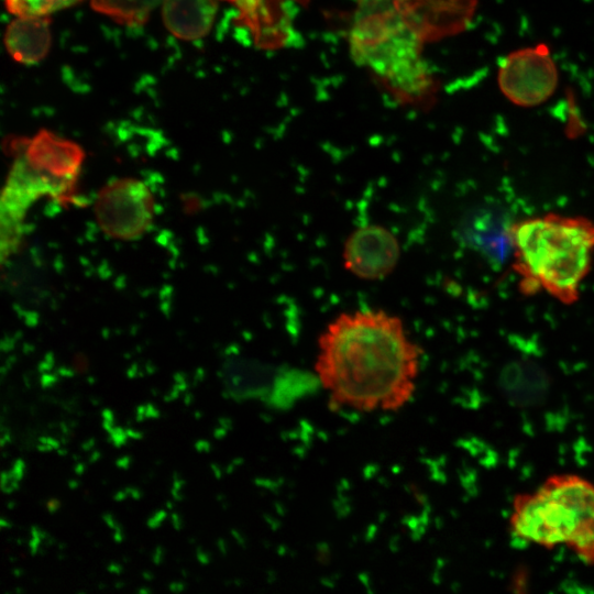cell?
<instances>
[{"mask_svg":"<svg viewBox=\"0 0 594 594\" xmlns=\"http://www.w3.org/2000/svg\"><path fill=\"white\" fill-rule=\"evenodd\" d=\"M315 374L334 409L393 413L414 398L422 350L383 309L342 312L317 340Z\"/></svg>","mask_w":594,"mask_h":594,"instance_id":"6da1fadb","label":"cell"},{"mask_svg":"<svg viewBox=\"0 0 594 594\" xmlns=\"http://www.w3.org/2000/svg\"><path fill=\"white\" fill-rule=\"evenodd\" d=\"M509 240L522 294L543 292L563 305L578 301L593 263V219L544 213L513 222Z\"/></svg>","mask_w":594,"mask_h":594,"instance_id":"7a4b0ae2","label":"cell"},{"mask_svg":"<svg viewBox=\"0 0 594 594\" xmlns=\"http://www.w3.org/2000/svg\"><path fill=\"white\" fill-rule=\"evenodd\" d=\"M514 534L543 547L565 543L583 561L594 562V485L576 475L548 479L519 496L510 519Z\"/></svg>","mask_w":594,"mask_h":594,"instance_id":"3957f363","label":"cell"},{"mask_svg":"<svg viewBox=\"0 0 594 594\" xmlns=\"http://www.w3.org/2000/svg\"><path fill=\"white\" fill-rule=\"evenodd\" d=\"M360 13L352 35L354 56L399 89H422L426 75L417 34L396 13L378 14L366 8Z\"/></svg>","mask_w":594,"mask_h":594,"instance_id":"277c9868","label":"cell"},{"mask_svg":"<svg viewBox=\"0 0 594 594\" xmlns=\"http://www.w3.org/2000/svg\"><path fill=\"white\" fill-rule=\"evenodd\" d=\"M95 210L100 228L108 235L132 240L141 237L151 226L154 200L141 180L122 178L100 190Z\"/></svg>","mask_w":594,"mask_h":594,"instance_id":"5b68a950","label":"cell"},{"mask_svg":"<svg viewBox=\"0 0 594 594\" xmlns=\"http://www.w3.org/2000/svg\"><path fill=\"white\" fill-rule=\"evenodd\" d=\"M498 85L514 103L521 107L537 106L556 90L557 67L547 50H518L501 59Z\"/></svg>","mask_w":594,"mask_h":594,"instance_id":"8992f818","label":"cell"},{"mask_svg":"<svg viewBox=\"0 0 594 594\" xmlns=\"http://www.w3.org/2000/svg\"><path fill=\"white\" fill-rule=\"evenodd\" d=\"M400 253V243L391 230L381 224H364L345 239L343 267L360 279L381 280L394 272Z\"/></svg>","mask_w":594,"mask_h":594,"instance_id":"52a82bcc","label":"cell"},{"mask_svg":"<svg viewBox=\"0 0 594 594\" xmlns=\"http://www.w3.org/2000/svg\"><path fill=\"white\" fill-rule=\"evenodd\" d=\"M22 156L42 175L70 188L82 163L84 152L76 143L41 130L25 142Z\"/></svg>","mask_w":594,"mask_h":594,"instance_id":"ba28073f","label":"cell"},{"mask_svg":"<svg viewBox=\"0 0 594 594\" xmlns=\"http://www.w3.org/2000/svg\"><path fill=\"white\" fill-rule=\"evenodd\" d=\"M4 43L16 62L25 65L41 62L52 44L47 15H18L7 28Z\"/></svg>","mask_w":594,"mask_h":594,"instance_id":"9c48e42d","label":"cell"},{"mask_svg":"<svg viewBox=\"0 0 594 594\" xmlns=\"http://www.w3.org/2000/svg\"><path fill=\"white\" fill-rule=\"evenodd\" d=\"M217 8L216 0H163V20L178 38L197 40L211 29Z\"/></svg>","mask_w":594,"mask_h":594,"instance_id":"30bf717a","label":"cell"},{"mask_svg":"<svg viewBox=\"0 0 594 594\" xmlns=\"http://www.w3.org/2000/svg\"><path fill=\"white\" fill-rule=\"evenodd\" d=\"M501 383L508 398L520 406L538 404L549 384L544 373L528 363L512 364L504 371Z\"/></svg>","mask_w":594,"mask_h":594,"instance_id":"8fae6325","label":"cell"},{"mask_svg":"<svg viewBox=\"0 0 594 594\" xmlns=\"http://www.w3.org/2000/svg\"><path fill=\"white\" fill-rule=\"evenodd\" d=\"M161 1L163 0H90L96 11L130 26L146 22Z\"/></svg>","mask_w":594,"mask_h":594,"instance_id":"7c38bea8","label":"cell"},{"mask_svg":"<svg viewBox=\"0 0 594 594\" xmlns=\"http://www.w3.org/2000/svg\"><path fill=\"white\" fill-rule=\"evenodd\" d=\"M8 10L15 15L44 16L69 7L79 0H4Z\"/></svg>","mask_w":594,"mask_h":594,"instance_id":"4fadbf2b","label":"cell"},{"mask_svg":"<svg viewBox=\"0 0 594 594\" xmlns=\"http://www.w3.org/2000/svg\"><path fill=\"white\" fill-rule=\"evenodd\" d=\"M128 435L125 429H123L120 426H116L114 429L109 432L108 442L114 446L116 448H120L128 442Z\"/></svg>","mask_w":594,"mask_h":594,"instance_id":"5bb4252c","label":"cell"},{"mask_svg":"<svg viewBox=\"0 0 594 594\" xmlns=\"http://www.w3.org/2000/svg\"><path fill=\"white\" fill-rule=\"evenodd\" d=\"M19 480L10 472L3 471L1 474V488L4 493L10 494L19 488Z\"/></svg>","mask_w":594,"mask_h":594,"instance_id":"9a60e30c","label":"cell"},{"mask_svg":"<svg viewBox=\"0 0 594 594\" xmlns=\"http://www.w3.org/2000/svg\"><path fill=\"white\" fill-rule=\"evenodd\" d=\"M61 446H62L61 440L54 437L41 436L38 438V443L36 446V449L41 452H47L51 450H57L61 448Z\"/></svg>","mask_w":594,"mask_h":594,"instance_id":"2e32d148","label":"cell"},{"mask_svg":"<svg viewBox=\"0 0 594 594\" xmlns=\"http://www.w3.org/2000/svg\"><path fill=\"white\" fill-rule=\"evenodd\" d=\"M166 518L167 512L165 509H160L146 520V525L151 529H156L163 524Z\"/></svg>","mask_w":594,"mask_h":594,"instance_id":"e0dca14e","label":"cell"},{"mask_svg":"<svg viewBox=\"0 0 594 594\" xmlns=\"http://www.w3.org/2000/svg\"><path fill=\"white\" fill-rule=\"evenodd\" d=\"M19 481H21L26 471V464L22 459H18L13 462L11 470H9Z\"/></svg>","mask_w":594,"mask_h":594,"instance_id":"ac0fdd59","label":"cell"},{"mask_svg":"<svg viewBox=\"0 0 594 594\" xmlns=\"http://www.w3.org/2000/svg\"><path fill=\"white\" fill-rule=\"evenodd\" d=\"M160 416H161L160 410L152 403H146L145 404V417H146V419H148V418L157 419Z\"/></svg>","mask_w":594,"mask_h":594,"instance_id":"d6986e66","label":"cell"},{"mask_svg":"<svg viewBox=\"0 0 594 594\" xmlns=\"http://www.w3.org/2000/svg\"><path fill=\"white\" fill-rule=\"evenodd\" d=\"M165 557V549L162 546H157L152 554V561L154 564L160 565Z\"/></svg>","mask_w":594,"mask_h":594,"instance_id":"ffe728a7","label":"cell"},{"mask_svg":"<svg viewBox=\"0 0 594 594\" xmlns=\"http://www.w3.org/2000/svg\"><path fill=\"white\" fill-rule=\"evenodd\" d=\"M132 464V458L129 454L120 457L116 460V465L121 470H128Z\"/></svg>","mask_w":594,"mask_h":594,"instance_id":"44dd1931","label":"cell"},{"mask_svg":"<svg viewBox=\"0 0 594 594\" xmlns=\"http://www.w3.org/2000/svg\"><path fill=\"white\" fill-rule=\"evenodd\" d=\"M102 519L112 530L121 526V524L117 521L116 517L112 514H103Z\"/></svg>","mask_w":594,"mask_h":594,"instance_id":"7402d4cb","label":"cell"},{"mask_svg":"<svg viewBox=\"0 0 594 594\" xmlns=\"http://www.w3.org/2000/svg\"><path fill=\"white\" fill-rule=\"evenodd\" d=\"M57 382V378L54 375L44 374L41 377V385L43 388H48Z\"/></svg>","mask_w":594,"mask_h":594,"instance_id":"603a6c76","label":"cell"},{"mask_svg":"<svg viewBox=\"0 0 594 594\" xmlns=\"http://www.w3.org/2000/svg\"><path fill=\"white\" fill-rule=\"evenodd\" d=\"M195 449L197 452H209L211 450V444L207 440H198L195 443Z\"/></svg>","mask_w":594,"mask_h":594,"instance_id":"cb8c5ba5","label":"cell"},{"mask_svg":"<svg viewBox=\"0 0 594 594\" xmlns=\"http://www.w3.org/2000/svg\"><path fill=\"white\" fill-rule=\"evenodd\" d=\"M46 508L50 514H54L61 508V502L57 498H50L46 502Z\"/></svg>","mask_w":594,"mask_h":594,"instance_id":"d4e9b609","label":"cell"},{"mask_svg":"<svg viewBox=\"0 0 594 594\" xmlns=\"http://www.w3.org/2000/svg\"><path fill=\"white\" fill-rule=\"evenodd\" d=\"M196 558L201 564H208L210 562L209 554L199 547L196 549Z\"/></svg>","mask_w":594,"mask_h":594,"instance_id":"484cf974","label":"cell"},{"mask_svg":"<svg viewBox=\"0 0 594 594\" xmlns=\"http://www.w3.org/2000/svg\"><path fill=\"white\" fill-rule=\"evenodd\" d=\"M182 392L174 385L173 388L164 396V402L169 403L178 398Z\"/></svg>","mask_w":594,"mask_h":594,"instance_id":"4316f807","label":"cell"},{"mask_svg":"<svg viewBox=\"0 0 594 594\" xmlns=\"http://www.w3.org/2000/svg\"><path fill=\"white\" fill-rule=\"evenodd\" d=\"M172 525L176 530H180L184 527L183 518L179 514L173 513L170 515Z\"/></svg>","mask_w":594,"mask_h":594,"instance_id":"83f0119b","label":"cell"},{"mask_svg":"<svg viewBox=\"0 0 594 594\" xmlns=\"http://www.w3.org/2000/svg\"><path fill=\"white\" fill-rule=\"evenodd\" d=\"M11 440L10 431L9 429L2 424L1 426V447H4L7 443H9Z\"/></svg>","mask_w":594,"mask_h":594,"instance_id":"f1b7e54d","label":"cell"},{"mask_svg":"<svg viewBox=\"0 0 594 594\" xmlns=\"http://www.w3.org/2000/svg\"><path fill=\"white\" fill-rule=\"evenodd\" d=\"M125 491L129 497H132L133 499H136V501L141 499L143 496L142 491L136 487H127Z\"/></svg>","mask_w":594,"mask_h":594,"instance_id":"f546056e","label":"cell"},{"mask_svg":"<svg viewBox=\"0 0 594 594\" xmlns=\"http://www.w3.org/2000/svg\"><path fill=\"white\" fill-rule=\"evenodd\" d=\"M107 570L110 573L120 575L123 572V566L118 562H111L108 564Z\"/></svg>","mask_w":594,"mask_h":594,"instance_id":"4dcf8cb0","label":"cell"},{"mask_svg":"<svg viewBox=\"0 0 594 594\" xmlns=\"http://www.w3.org/2000/svg\"><path fill=\"white\" fill-rule=\"evenodd\" d=\"M168 588L173 593H180L186 590V584L184 582H172Z\"/></svg>","mask_w":594,"mask_h":594,"instance_id":"1f68e13d","label":"cell"},{"mask_svg":"<svg viewBox=\"0 0 594 594\" xmlns=\"http://www.w3.org/2000/svg\"><path fill=\"white\" fill-rule=\"evenodd\" d=\"M127 431V435L129 438H132V439H135V440H139V439H142L143 438V432L139 431V430H135L131 427H128L125 429Z\"/></svg>","mask_w":594,"mask_h":594,"instance_id":"d6a6232c","label":"cell"},{"mask_svg":"<svg viewBox=\"0 0 594 594\" xmlns=\"http://www.w3.org/2000/svg\"><path fill=\"white\" fill-rule=\"evenodd\" d=\"M113 540L118 543L122 542L124 540V532L122 526L118 527L117 529H113Z\"/></svg>","mask_w":594,"mask_h":594,"instance_id":"836d02e7","label":"cell"},{"mask_svg":"<svg viewBox=\"0 0 594 594\" xmlns=\"http://www.w3.org/2000/svg\"><path fill=\"white\" fill-rule=\"evenodd\" d=\"M96 446V439L94 437L87 439L81 443V450L85 452L90 451Z\"/></svg>","mask_w":594,"mask_h":594,"instance_id":"e575fe53","label":"cell"},{"mask_svg":"<svg viewBox=\"0 0 594 594\" xmlns=\"http://www.w3.org/2000/svg\"><path fill=\"white\" fill-rule=\"evenodd\" d=\"M101 417L103 420H112L114 421V413L109 409V408H106L101 411Z\"/></svg>","mask_w":594,"mask_h":594,"instance_id":"d590c367","label":"cell"},{"mask_svg":"<svg viewBox=\"0 0 594 594\" xmlns=\"http://www.w3.org/2000/svg\"><path fill=\"white\" fill-rule=\"evenodd\" d=\"M127 497H129V495H128L125 488H124V490L118 491V492L113 495V499H114L116 502H121V501L125 499Z\"/></svg>","mask_w":594,"mask_h":594,"instance_id":"8d00e7d4","label":"cell"},{"mask_svg":"<svg viewBox=\"0 0 594 594\" xmlns=\"http://www.w3.org/2000/svg\"><path fill=\"white\" fill-rule=\"evenodd\" d=\"M194 399H195L194 394L191 392L186 391L183 397L184 404L186 406H189L193 404Z\"/></svg>","mask_w":594,"mask_h":594,"instance_id":"74e56055","label":"cell"},{"mask_svg":"<svg viewBox=\"0 0 594 594\" xmlns=\"http://www.w3.org/2000/svg\"><path fill=\"white\" fill-rule=\"evenodd\" d=\"M74 471L77 475H81L86 471V464L80 461L76 462Z\"/></svg>","mask_w":594,"mask_h":594,"instance_id":"f35d334b","label":"cell"},{"mask_svg":"<svg viewBox=\"0 0 594 594\" xmlns=\"http://www.w3.org/2000/svg\"><path fill=\"white\" fill-rule=\"evenodd\" d=\"M231 1H234L239 8H243V7L253 4L257 2L258 0H231Z\"/></svg>","mask_w":594,"mask_h":594,"instance_id":"ab89813d","label":"cell"},{"mask_svg":"<svg viewBox=\"0 0 594 594\" xmlns=\"http://www.w3.org/2000/svg\"><path fill=\"white\" fill-rule=\"evenodd\" d=\"M103 429L109 433L114 429V421L112 420H103L102 421Z\"/></svg>","mask_w":594,"mask_h":594,"instance_id":"60d3db41","label":"cell"},{"mask_svg":"<svg viewBox=\"0 0 594 594\" xmlns=\"http://www.w3.org/2000/svg\"><path fill=\"white\" fill-rule=\"evenodd\" d=\"M100 457H101L100 451L95 450L90 453L88 461L89 463H95L100 459Z\"/></svg>","mask_w":594,"mask_h":594,"instance_id":"b9f144b4","label":"cell"},{"mask_svg":"<svg viewBox=\"0 0 594 594\" xmlns=\"http://www.w3.org/2000/svg\"><path fill=\"white\" fill-rule=\"evenodd\" d=\"M80 485V482L78 480H69L68 481V486L70 490H76L78 488Z\"/></svg>","mask_w":594,"mask_h":594,"instance_id":"7bdbcfd3","label":"cell"},{"mask_svg":"<svg viewBox=\"0 0 594 594\" xmlns=\"http://www.w3.org/2000/svg\"><path fill=\"white\" fill-rule=\"evenodd\" d=\"M142 576H143V579L146 580V581H152V580L154 579L153 573L150 572V571H143V572H142Z\"/></svg>","mask_w":594,"mask_h":594,"instance_id":"ee69618b","label":"cell"},{"mask_svg":"<svg viewBox=\"0 0 594 594\" xmlns=\"http://www.w3.org/2000/svg\"><path fill=\"white\" fill-rule=\"evenodd\" d=\"M0 526H1V528H9V527H11L12 525H11V522H10L9 520H7L6 518L2 517V518L0 519Z\"/></svg>","mask_w":594,"mask_h":594,"instance_id":"f6af8a7d","label":"cell"},{"mask_svg":"<svg viewBox=\"0 0 594 594\" xmlns=\"http://www.w3.org/2000/svg\"><path fill=\"white\" fill-rule=\"evenodd\" d=\"M13 575L16 576V578H20L23 573L22 569L21 568H15L13 571H12Z\"/></svg>","mask_w":594,"mask_h":594,"instance_id":"bcb514c9","label":"cell"},{"mask_svg":"<svg viewBox=\"0 0 594 594\" xmlns=\"http://www.w3.org/2000/svg\"><path fill=\"white\" fill-rule=\"evenodd\" d=\"M151 592H152V590L148 588V587H141V588L138 590V593H140V594H150Z\"/></svg>","mask_w":594,"mask_h":594,"instance_id":"7dc6e473","label":"cell"},{"mask_svg":"<svg viewBox=\"0 0 594 594\" xmlns=\"http://www.w3.org/2000/svg\"><path fill=\"white\" fill-rule=\"evenodd\" d=\"M90 403L94 405V406H99L101 400L97 397H90Z\"/></svg>","mask_w":594,"mask_h":594,"instance_id":"c3c4849f","label":"cell"},{"mask_svg":"<svg viewBox=\"0 0 594 594\" xmlns=\"http://www.w3.org/2000/svg\"><path fill=\"white\" fill-rule=\"evenodd\" d=\"M67 453H68V450L65 449V448H62V449L59 448V449H57V454L61 455V457H64V455H66Z\"/></svg>","mask_w":594,"mask_h":594,"instance_id":"681fc988","label":"cell"},{"mask_svg":"<svg viewBox=\"0 0 594 594\" xmlns=\"http://www.w3.org/2000/svg\"><path fill=\"white\" fill-rule=\"evenodd\" d=\"M194 417H195L197 420H199L200 418H202V411L196 410V411L194 413Z\"/></svg>","mask_w":594,"mask_h":594,"instance_id":"f907efd6","label":"cell"},{"mask_svg":"<svg viewBox=\"0 0 594 594\" xmlns=\"http://www.w3.org/2000/svg\"><path fill=\"white\" fill-rule=\"evenodd\" d=\"M15 506H16V503H15L14 501H9V502L7 503V507H8L9 509L14 508Z\"/></svg>","mask_w":594,"mask_h":594,"instance_id":"816d5d0a","label":"cell"},{"mask_svg":"<svg viewBox=\"0 0 594 594\" xmlns=\"http://www.w3.org/2000/svg\"><path fill=\"white\" fill-rule=\"evenodd\" d=\"M123 586H124V583L121 582V581H118V582L114 583L116 588H122Z\"/></svg>","mask_w":594,"mask_h":594,"instance_id":"f5cc1de1","label":"cell"},{"mask_svg":"<svg viewBox=\"0 0 594 594\" xmlns=\"http://www.w3.org/2000/svg\"><path fill=\"white\" fill-rule=\"evenodd\" d=\"M165 506H166L167 509H173V508H174V503L167 501V502L165 503Z\"/></svg>","mask_w":594,"mask_h":594,"instance_id":"db71d44e","label":"cell"},{"mask_svg":"<svg viewBox=\"0 0 594 594\" xmlns=\"http://www.w3.org/2000/svg\"><path fill=\"white\" fill-rule=\"evenodd\" d=\"M211 469H213L215 474L217 477H219V470L217 469L216 464H211Z\"/></svg>","mask_w":594,"mask_h":594,"instance_id":"11a10c76","label":"cell"},{"mask_svg":"<svg viewBox=\"0 0 594 594\" xmlns=\"http://www.w3.org/2000/svg\"><path fill=\"white\" fill-rule=\"evenodd\" d=\"M65 548H66V544L64 542L58 543V550H64L65 551Z\"/></svg>","mask_w":594,"mask_h":594,"instance_id":"9f6ffc18","label":"cell"},{"mask_svg":"<svg viewBox=\"0 0 594 594\" xmlns=\"http://www.w3.org/2000/svg\"><path fill=\"white\" fill-rule=\"evenodd\" d=\"M151 394H152L153 396H157V395L160 394V392H158L156 388H152V389H151Z\"/></svg>","mask_w":594,"mask_h":594,"instance_id":"6f0895ef","label":"cell"},{"mask_svg":"<svg viewBox=\"0 0 594 594\" xmlns=\"http://www.w3.org/2000/svg\"><path fill=\"white\" fill-rule=\"evenodd\" d=\"M182 575H183L184 578H187V576H188V572H187L186 570H182Z\"/></svg>","mask_w":594,"mask_h":594,"instance_id":"680465c9","label":"cell"},{"mask_svg":"<svg viewBox=\"0 0 594 594\" xmlns=\"http://www.w3.org/2000/svg\"><path fill=\"white\" fill-rule=\"evenodd\" d=\"M15 592H16V593H22L23 590H22L21 587H16V588H15Z\"/></svg>","mask_w":594,"mask_h":594,"instance_id":"91938a15","label":"cell"},{"mask_svg":"<svg viewBox=\"0 0 594 594\" xmlns=\"http://www.w3.org/2000/svg\"><path fill=\"white\" fill-rule=\"evenodd\" d=\"M188 540H189V543H195V542H196V541H195V540H196L195 538H194V539H193V538H189Z\"/></svg>","mask_w":594,"mask_h":594,"instance_id":"94428289","label":"cell"},{"mask_svg":"<svg viewBox=\"0 0 594 594\" xmlns=\"http://www.w3.org/2000/svg\"><path fill=\"white\" fill-rule=\"evenodd\" d=\"M88 381H89L90 384H94V382H95L91 377H89Z\"/></svg>","mask_w":594,"mask_h":594,"instance_id":"6125c7cd","label":"cell"},{"mask_svg":"<svg viewBox=\"0 0 594 594\" xmlns=\"http://www.w3.org/2000/svg\"><path fill=\"white\" fill-rule=\"evenodd\" d=\"M105 587V584L103 583H100L99 584V588H103Z\"/></svg>","mask_w":594,"mask_h":594,"instance_id":"be15d7a7","label":"cell"}]
</instances>
